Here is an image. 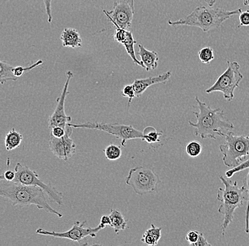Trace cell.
Segmentation results:
<instances>
[{
  "label": "cell",
  "instance_id": "1",
  "mask_svg": "<svg viewBox=\"0 0 249 246\" xmlns=\"http://www.w3.org/2000/svg\"><path fill=\"white\" fill-rule=\"evenodd\" d=\"M198 112H193L196 115L197 122L188 121L191 127L194 128V134L202 139H217V136H226L229 132H232L234 126L225 119V112L221 108L212 109L205 102L196 96Z\"/></svg>",
  "mask_w": 249,
  "mask_h": 246
},
{
  "label": "cell",
  "instance_id": "2",
  "mask_svg": "<svg viewBox=\"0 0 249 246\" xmlns=\"http://www.w3.org/2000/svg\"><path fill=\"white\" fill-rule=\"evenodd\" d=\"M0 196L13 207H36L38 209L62 218L63 215L54 210L47 202L45 191L36 186L9 182L0 177Z\"/></svg>",
  "mask_w": 249,
  "mask_h": 246
},
{
  "label": "cell",
  "instance_id": "3",
  "mask_svg": "<svg viewBox=\"0 0 249 246\" xmlns=\"http://www.w3.org/2000/svg\"><path fill=\"white\" fill-rule=\"evenodd\" d=\"M241 8L226 10L213 7L199 6L189 15L177 21L169 20L168 24L172 26H188L197 27L203 32H208L220 27L225 21L234 15H240Z\"/></svg>",
  "mask_w": 249,
  "mask_h": 246
},
{
  "label": "cell",
  "instance_id": "4",
  "mask_svg": "<svg viewBox=\"0 0 249 246\" xmlns=\"http://www.w3.org/2000/svg\"><path fill=\"white\" fill-rule=\"evenodd\" d=\"M227 178L223 175L219 176L224 187L219 188L217 193V199L221 202L218 212L223 215V221L221 225L223 236L226 230L233 222L235 210L243 206L244 201L247 200V196L244 195L245 189L243 185L239 188L237 182L233 183Z\"/></svg>",
  "mask_w": 249,
  "mask_h": 246
},
{
  "label": "cell",
  "instance_id": "5",
  "mask_svg": "<svg viewBox=\"0 0 249 246\" xmlns=\"http://www.w3.org/2000/svg\"><path fill=\"white\" fill-rule=\"evenodd\" d=\"M225 138V143L219 146L222 161L227 167H237L249 156V135H236L230 132Z\"/></svg>",
  "mask_w": 249,
  "mask_h": 246
},
{
  "label": "cell",
  "instance_id": "6",
  "mask_svg": "<svg viewBox=\"0 0 249 246\" xmlns=\"http://www.w3.org/2000/svg\"><path fill=\"white\" fill-rule=\"evenodd\" d=\"M161 183L154 168L144 166L131 168L125 179L126 185L131 187L138 195L156 192L158 191V185Z\"/></svg>",
  "mask_w": 249,
  "mask_h": 246
},
{
  "label": "cell",
  "instance_id": "7",
  "mask_svg": "<svg viewBox=\"0 0 249 246\" xmlns=\"http://www.w3.org/2000/svg\"><path fill=\"white\" fill-rule=\"evenodd\" d=\"M227 68L210 88L205 90L210 94L220 92L227 102H231L234 98V91L240 85L244 76L240 71V65L236 61L227 60Z\"/></svg>",
  "mask_w": 249,
  "mask_h": 246
},
{
  "label": "cell",
  "instance_id": "8",
  "mask_svg": "<svg viewBox=\"0 0 249 246\" xmlns=\"http://www.w3.org/2000/svg\"><path fill=\"white\" fill-rule=\"evenodd\" d=\"M15 171L16 177L14 182L30 186L38 187L45 191L51 202L57 204L59 206H63V194L54 188L51 183L46 184L42 181L35 170H33L27 166H23L20 163H17Z\"/></svg>",
  "mask_w": 249,
  "mask_h": 246
},
{
  "label": "cell",
  "instance_id": "9",
  "mask_svg": "<svg viewBox=\"0 0 249 246\" xmlns=\"http://www.w3.org/2000/svg\"><path fill=\"white\" fill-rule=\"evenodd\" d=\"M74 129H91L107 132L121 140V146L125 147L127 141L133 139H143V132L138 130L131 125L119 124H107L105 122H88L84 124H74L70 123Z\"/></svg>",
  "mask_w": 249,
  "mask_h": 246
},
{
  "label": "cell",
  "instance_id": "10",
  "mask_svg": "<svg viewBox=\"0 0 249 246\" xmlns=\"http://www.w3.org/2000/svg\"><path fill=\"white\" fill-rule=\"evenodd\" d=\"M86 223L87 222H80L79 221H77L73 224L72 227L70 230L63 232V233H57L54 230L49 231V230H46L43 228H38L36 230V233L39 235H43V236H52V237L57 238H66V239L76 241L78 244H81V241H82V240L85 239V238L88 237V236L96 238V234L101 230L106 228L105 226L101 224H99V225L95 228H90V227L85 228Z\"/></svg>",
  "mask_w": 249,
  "mask_h": 246
},
{
  "label": "cell",
  "instance_id": "11",
  "mask_svg": "<svg viewBox=\"0 0 249 246\" xmlns=\"http://www.w3.org/2000/svg\"><path fill=\"white\" fill-rule=\"evenodd\" d=\"M104 13L110 22L122 29L129 30L132 27L135 15V0H118L113 3V10Z\"/></svg>",
  "mask_w": 249,
  "mask_h": 246
},
{
  "label": "cell",
  "instance_id": "12",
  "mask_svg": "<svg viewBox=\"0 0 249 246\" xmlns=\"http://www.w3.org/2000/svg\"><path fill=\"white\" fill-rule=\"evenodd\" d=\"M73 77H74V74L72 72L70 71L67 72L65 85L60 96L56 99L57 106L55 110L49 117L48 128L50 129L54 127H61L66 129L70 123L72 121V117L69 115H67L65 113V101H66L67 96L70 94L68 88Z\"/></svg>",
  "mask_w": 249,
  "mask_h": 246
},
{
  "label": "cell",
  "instance_id": "13",
  "mask_svg": "<svg viewBox=\"0 0 249 246\" xmlns=\"http://www.w3.org/2000/svg\"><path fill=\"white\" fill-rule=\"evenodd\" d=\"M73 127L69 124L66 134L62 138H56L50 134L49 148L54 156L67 162L76 152V144L71 138Z\"/></svg>",
  "mask_w": 249,
  "mask_h": 246
},
{
  "label": "cell",
  "instance_id": "14",
  "mask_svg": "<svg viewBox=\"0 0 249 246\" xmlns=\"http://www.w3.org/2000/svg\"><path fill=\"white\" fill-rule=\"evenodd\" d=\"M116 31L113 35V39L116 40L118 43H121L125 48L126 52L128 56L131 57L132 61L135 65L144 68L142 63L140 60H138L135 53V45L136 44V40L134 38L132 33L127 29H122L119 26L114 25Z\"/></svg>",
  "mask_w": 249,
  "mask_h": 246
},
{
  "label": "cell",
  "instance_id": "15",
  "mask_svg": "<svg viewBox=\"0 0 249 246\" xmlns=\"http://www.w3.org/2000/svg\"><path fill=\"white\" fill-rule=\"evenodd\" d=\"M172 72L169 71L156 77H149L147 78L135 79L132 84L135 89L136 97L139 98L144 94V92L151 86L157 84L166 83L170 79Z\"/></svg>",
  "mask_w": 249,
  "mask_h": 246
},
{
  "label": "cell",
  "instance_id": "16",
  "mask_svg": "<svg viewBox=\"0 0 249 246\" xmlns=\"http://www.w3.org/2000/svg\"><path fill=\"white\" fill-rule=\"evenodd\" d=\"M139 51L138 55L140 57V61L142 63L146 71H154L157 69L159 63V56L155 51H149L143 45H138Z\"/></svg>",
  "mask_w": 249,
  "mask_h": 246
},
{
  "label": "cell",
  "instance_id": "17",
  "mask_svg": "<svg viewBox=\"0 0 249 246\" xmlns=\"http://www.w3.org/2000/svg\"><path fill=\"white\" fill-rule=\"evenodd\" d=\"M62 46L64 47L71 48H81L82 46V39L80 34L75 29L66 28L60 35Z\"/></svg>",
  "mask_w": 249,
  "mask_h": 246
},
{
  "label": "cell",
  "instance_id": "18",
  "mask_svg": "<svg viewBox=\"0 0 249 246\" xmlns=\"http://www.w3.org/2000/svg\"><path fill=\"white\" fill-rule=\"evenodd\" d=\"M162 228L156 227L155 224H151L150 228H148L141 238L142 242L148 246H157L161 238Z\"/></svg>",
  "mask_w": 249,
  "mask_h": 246
},
{
  "label": "cell",
  "instance_id": "19",
  "mask_svg": "<svg viewBox=\"0 0 249 246\" xmlns=\"http://www.w3.org/2000/svg\"><path fill=\"white\" fill-rule=\"evenodd\" d=\"M109 216L111 220V224L110 227L114 229L117 234H118L121 230L126 229L127 227V221L121 210L116 209V208L110 209Z\"/></svg>",
  "mask_w": 249,
  "mask_h": 246
},
{
  "label": "cell",
  "instance_id": "20",
  "mask_svg": "<svg viewBox=\"0 0 249 246\" xmlns=\"http://www.w3.org/2000/svg\"><path fill=\"white\" fill-rule=\"evenodd\" d=\"M23 140V135L15 129L9 131L4 138V145L8 151L15 150L21 146Z\"/></svg>",
  "mask_w": 249,
  "mask_h": 246
},
{
  "label": "cell",
  "instance_id": "21",
  "mask_svg": "<svg viewBox=\"0 0 249 246\" xmlns=\"http://www.w3.org/2000/svg\"><path fill=\"white\" fill-rule=\"evenodd\" d=\"M14 67L5 62H0V82L4 85L9 81H17L18 77H16L13 73Z\"/></svg>",
  "mask_w": 249,
  "mask_h": 246
},
{
  "label": "cell",
  "instance_id": "22",
  "mask_svg": "<svg viewBox=\"0 0 249 246\" xmlns=\"http://www.w3.org/2000/svg\"><path fill=\"white\" fill-rule=\"evenodd\" d=\"M142 141H146L148 144L151 145L153 147V145L161 142V137L163 135V132H159L152 127H147L143 130Z\"/></svg>",
  "mask_w": 249,
  "mask_h": 246
},
{
  "label": "cell",
  "instance_id": "23",
  "mask_svg": "<svg viewBox=\"0 0 249 246\" xmlns=\"http://www.w3.org/2000/svg\"><path fill=\"white\" fill-rule=\"evenodd\" d=\"M106 158L110 161H116L122 156V149L116 143H110L104 150Z\"/></svg>",
  "mask_w": 249,
  "mask_h": 246
},
{
  "label": "cell",
  "instance_id": "24",
  "mask_svg": "<svg viewBox=\"0 0 249 246\" xmlns=\"http://www.w3.org/2000/svg\"><path fill=\"white\" fill-rule=\"evenodd\" d=\"M243 187L245 189L246 194H247V208H246L245 215V232L249 233V168L248 173L244 178L243 181Z\"/></svg>",
  "mask_w": 249,
  "mask_h": 246
},
{
  "label": "cell",
  "instance_id": "25",
  "mask_svg": "<svg viewBox=\"0 0 249 246\" xmlns=\"http://www.w3.org/2000/svg\"><path fill=\"white\" fill-rule=\"evenodd\" d=\"M202 152V146L199 141H194L188 143L186 146V152L191 158L198 157Z\"/></svg>",
  "mask_w": 249,
  "mask_h": 246
},
{
  "label": "cell",
  "instance_id": "26",
  "mask_svg": "<svg viewBox=\"0 0 249 246\" xmlns=\"http://www.w3.org/2000/svg\"><path fill=\"white\" fill-rule=\"evenodd\" d=\"M198 57L202 63L209 64L214 59V50L209 46L202 48L199 51Z\"/></svg>",
  "mask_w": 249,
  "mask_h": 246
},
{
  "label": "cell",
  "instance_id": "27",
  "mask_svg": "<svg viewBox=\"0 0 249 246\" xmlns=\"http://www.w3.org/2000/svg\"><path fill=\"white\" fill-rule=\"evenodd\" d=\"M43 63V60H38V61L36 62L35 63L32 64L30 66L26 67V68L23 66L14 67V75H15L16 77H18H18H22L25 73H26V72L28 71H32L33 69H34V68L39 66V65H42Z\"/></svg>",
  "mask_w": 249,
  "mask_h": 246
},
{
  "label": "cell",
  "instance_id": "28",
  "mask_svg": "<svg viewBox=\"0 0 249 246\" xmlns=\"http://www.w3.org/2000/svg\"><path fill=\"white\" fill-rule=\"evenodd\" d=\"M122 96H126L128 98V102H127V107H130L132 100L136 97L135 95V89H134L132 85H127L124 86L122 90Z\"/></svg>",
  "mask_w": 249,
  "mask_h": 246
},
{
  "label": "cell",
  "instance_id": "29",
  "mask_svg": "<svg viewBox=\"0 0 249 246\" xmlns=\"http://www.w3.org/2000/svg\"><path fill=\"white\" fill-rule=\"evenodd\" d=\"M249 158L248 160H245V161L243 162L241 164L239 165V166L236 168H231L230 170H227L226 172L225 175L227 178H231V177H233L235 174L237 173V172H241V171L244 170L249 169Z\"/></svg>",
  "mask_w": 249,
  "mask_h": 246
},
{
  "label": "cell",
  "instance_id": "30",
  "mask_svg": "<svg viewBox=\"0 0 249 246\" xmlns=\"http://www.w3.org/2000/svg\"><path fill=\"white\" fill-rule=\"evenodd\" d=\"M199 235H200V232L196 230H190V231L187 233L186 240L188 241L190 246H194V244L197 242V240H198Z\"/></svg>",
  "mask_w": 249,
  "mask_h": 246
},
{
  "label": "cell",
  "instance_id": "31",
  "mask_svg": "<svg viewBox=\"0 0 249 246\" xmlns=\"http://www.w3.org/2000/svg\"><path fill=\"white\" fill-rule=\"evenodd\" d=\"M68 127H69V125L68 126L66 129L61 127H53L52 129H51V135H53L56 138H62L66 134Z\"/></svg>",
  "mask_w": 249,
  "mask_h": 246
},
{
  "label": "cell",
  "instance_id": "32",
  "mask_svg": "<svg viewBox=\"0 0 249 246\" xmlns=\"http://www.w3.org/2000/svg\"><path fill=\"white\" fill-rule=\"evenodd\" d=\"M52 1L53 0H43V3H44L45 8H46L47 16H48V21L50 24L52 23L53 19V17L52 8H51Z\"/></svg>",
  "mask_w": 249,
  "mask_h": 246
},
{
  "label": "cell",
  "instance_id": "33",
  "mask_svg": "<svg viewBox=\"0 0 249 246\" xmlns=\"http://www.w3.org/2000/svg\"><path fill=\"white\" fill-rule=\"evenodd\" d=\"M249 26V10L246 11V12H241L239 15V27L241 26Z\"/></svg>",
  "mask_w": 249,
  "mask_h": 246
},
{
  "label": "cell",
  "instance_id": "34",
  "mask_svg": "<svg viewBox=\"0 0 249 246\" xmlns=\"http://www.w3.org/2000/svg\"><path fill=\"white\" fill-rule=\"evenodd\" d=\"M0 177L4 179V180H7V181H14L16 177L15 171H12L8 170H6L5 172L3 173V175H1Z\"/></svg>",
  "mask_w": 249,
  "mask_h": 246
},
{
  "label": "cell",
  "instance_id": "35",
  "mask_svg": "<svg viewBox=\"0 0 249 246\" xmlns=\"http://www.w3.org/2000/svg\"><path fill=\"white\" fill-rule=\"evenodd\" d=\"M211 244H209L207 241L206 238L204 236L203 233H200L198 240L197 242L194 244V246H210Z\"/></svg>",
  "mask_w": 249,
  "mask_h": 246
},
{
  "label": "cell",
  "instance_id": "36",
  "mask_svg": "<svg viewBox=\"0 0 249 246\" xmlns=\"http://www.w3.org/2000/svg\"><path fill=\"white\" fill-rule=\"evenodd\" d=\"M100 224L105 226V227L110 226L111 220H110V216H108V215H104V216H101Z\"/></svg>",
  "mask_w": 249,
  "mask_h": 246
},
{
  "label": "cell",
  "instance_id": "37",
  "mask_svg": "<svg viewBox=\"0 0 249 246\" xmlns=\"http://www.w3.org/2000/svg\"><path fill=\"white\" fill-rule=\"evenodd\" d=\"M217 0H205V2L208 4L209 7H213L215 4Z\"/></svg>",
  "mask_w": 249,
  "mask_h": 246
},
{
  "label": "cell",
  "instance_id": "38",
  "mask_svg": "<svg viewBox=\"0 0 249 246\" xmlns=\"http://www.w3.org/2000/svg\"><path fill=\"white\" fill-rule=\"evenodd\" d=\"M244 1V4L246 6H249V0H243Z\"/></svg>",
  "mask_w": 249,
  "mask_h": 246
}]
</instances>
